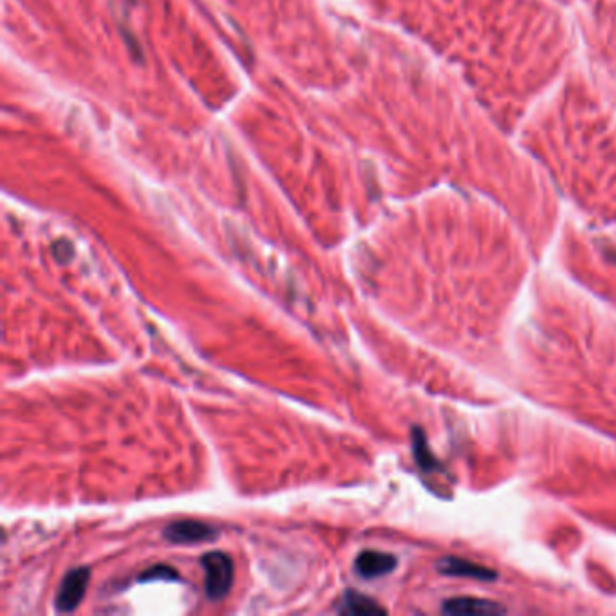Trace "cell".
<instances>
[{
	"instance_id": "obj_1",
	"label": "cell",
	"mask_w": 616,
	"mask_h": 616,
	"mask_svg": "<svg viewBox=\"0 0 616 616\" xmlns=\"http://www.w3.org/2000/svg\"><path fill=\"white\" fill-rule=\"evenodd\" d=\"M205 591L210 600H223L234 584V560L223 551H210L201 559Z\"/></svg>"
},
{
	"instance_id": "obj_2",
	"label": "cell",
	"mask_w": 616,
	"mask_h": 616,
	"mask_svg": "<svg viewBox=\"0 0 616 616\" xmlns=\"http://www.w3.org/2000/svg\"><path fill=\"white\" fill-rule=\"evenodd\" d=\"M89 580H91L89 568H76V570L69 571V573L64 577V580H62L60 588H58V593H56V600H55L56 611L60 613L75 611L76 607L80 606V602L84 600L87 586H89Z\"/></svg>"
},
{
	"instance_id": "obj_3",
	"label": "cell",
	"mask_w": 616,
	"mask_h": 616,
	"mask_svg": "<svg viewBox=\"0 0 616 616\" xmlns=\"http://www.w3.org/2000/svg\"><path fill=\"white\" fill-rule=\"evenodd\" d=\"M219 533L210 524L194 521V519H181L165 528L163 537L172 544H196V542L214 541Z\"/></svg>"
},
{
	"instance_id": "obj_4",
	"label": "cell",
	"mask_w": 616,
	"mask_h": 616,
	"mask_svg": "<svg viewBox=\"0 0 616 616\" xmlns=\"http://www.w3.org/2000/svg\"><path fill=\"white\" fill-rule=\"evenodd\" d=\"M506 611L503 606L492 602V600H483L476 597H458L450 598L443 604V613L458 616H492L503 615Z\"/></svg>"
},
{
	"instance_id": "obj_5",
	"label": "cell",
	"mask_w": 616,
	"mask_h": 616,
	"mask_svg": "<svg viewBox=\"0 0 616 616\" xmlns=\"http://www.w3.org/2000/svg\"><path fill=\"white\" fill-rule=\"evenodd\" d=\"M396 566V557L391 555V553L369 550L356 557L355 570L362 579H376V577H383V575L391 573Z\"/></svg>"
},
{
	"instance_id": "obj_6",
	"label": "cell",
	"mask_w": 616,
	"mask_h": 616,
	"mask_svg": "<svg viewBox=\"0 0 616 616\" xmlns=\"http://www.w3.org/2000/svg\"><path fill=\"white\" fill-rule=\"evenodd\" d=\"M438 570L447 577H465V579L476 580H495L497 573L486 566L470 562L465 559H456V557H447L438 564Z\"/></svg>"
},
{
	"instance_id": "obj_7",
	"label": "cell",
	"mask_w": 616,
	"mask_h": 616,
	"mask_svg": "<svg viewBox=\"0 0 616 616\" xmlns=\"http://www.w3.org/2000/svg\"><path fill=\"white\" fill-rule=\"evenodd\" d=\"M338 613L342 615H355V616H367V615H383L387 613L385 607L374 602L373 598L365 597L356 591H346L338 604Z\"/></svg>"
},
{
	"instance_id": "obj_8",
	"label": "cell",
	"mask_w": 616,
	"mask_h": 616,
	"mask_svg": "<svg viewBox=\"0 0 616 616\" xmlns=\"http://www.w3.org/2000/svg\"><path fill=\"white\" fill-rule=\"evenodd\" d=\"M412 441H414V456H416V461L420 463L421 468H425V470H430L432 467H436V459L430 456L429 452V447H427V441L421 434V430L416 429L414 434H412Z\"/></svg>"
},
{
	"instance_id": "obj_9",
	"label": "cell",
	"mask_w": 616,
	"mask_h": 616,
	"mask_svg": "<svg viewBox=\"0 0 616 616\" xmlns=\"http://www.w3.org/2000/svg\"><path fill=\"white\" fill-rule=\"evenodd\" d=\"M178 571L168 568V566H156L152 570H147L140 577V582H150V580H178Z\"/></svg>"
}]
</instances>
